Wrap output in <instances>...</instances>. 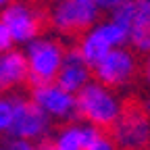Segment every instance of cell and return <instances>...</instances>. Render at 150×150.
I'll use <instances>...</instances> for the list:
<instances>
[{"instance_id": "obj_1", "label": "cell", "mask_w": 150, "mask_h": 150, "mask_svg": "<svg viewBox=\"0 0 150 150\" xmlns=\"http://www.w3.org/2000/svg\"><path fill=\"white\" fill-rule=\"evenodd\" d=\"M75 104L77 117L83 119L86 125L100 131L110 129L125 108L119 94L98 81H90L83 90L75 94Z\"/></svg>"}, {"instance_id": "obj_2", "label": "cell", "mask_w": 150, "mask_h": 150, "mask_svg": "<svg viewBox=\"0 0 150 150\" xmlns=\"http://www.w3.org/2000/svg\"><path fill=\"white\" fill-rule=\"evenodd\" d=\"M67 48L56 38L42 35L38 40L29 42L25 48V61H27V83L31 88H40L54 83L59 77V71L65 61Z\"/></svg>"}, {"instance_id": "obj_3", "label": "cell", "mask_w": 150, "mask_h": 150, "mask_svg": "<svg viewBox=\"0 0 150 150\" xmlns=\"http://www.w3.org/2000/svg\"><path fill=\"white\" fill-rule=\"evenodd\" d=\"M48 25L61 35H83L100 19L96 0H63L46 11Z\"/></svg>"}, {"instance_id": "obj_4", "label": "cell", "mask_w": 150, "mask_h": 150, "mask_svg": "<svg viewBox=\"0 0 150 150\" xmlns=\"http://www.w3.org/2000/svg\"><path fill=\"white\" fill-rule=\"evenodd\" d=\"M127 42H129L127 29H123L119 23L112 21V19H104V21H98L90 31L79 35L75 48L81 54V59L90 67H94L98 61H102L110 50L123 48V46H127Z\"/></svg>"}, {"instance_id": "obj_5", "label": "cell", "mask_w": 150, "mask_h": 150, "mask_svg": "<svg viewBox=\"0 0 150 150\" xmlns=\"http://www.w3.org/2000/svg\"><path fill=\"white\" fill-rule=\"evenodd\" d=\"M138 71H140L138 54L127 46L110 50L102 61H98L92 67L94 81H98L115 92L134 83V79L138 77Z\"/></svg>"}, {"instance_id": "obj_6", "label": "cell", "mask_w": 150, "mask_h": 150, "mask_svg": "<svg viewBox=\"0 0 150 150\" xmlns=\"http://www.w3.org/2000/svg\"><path fill=\"white\" fill-rule=\"evenodd\" d=\"M0 21H2L13 38V42L29 44L38 38H42L44 25L48 23L46 13L29 2H11L0 11Z\"/></svg>"}, {"instance_id": "obj_7", "label": "cell", "mask_w": 150, "mask_h": 150, "mask_svg": "<svg viewBox=\"0 0 150 150\" xmlns=\"http://www.w3.org/2000/svg\"><path fill=\"white\" fill-rule=\"evenodd\" d=\"M110 138L117 150H146L150 148V117L144 108H123L117 123L110 127Z\"/></svg>"}, {"instance_id": "obj_8", "label": "cell", "mask_w": 150, "mask_h": 150, "mask_svg": "<svg viewBox=\"0 0 150 150\" xmlns=\"http://www.w3.org/2000/svg\"><path fill=\"white\" fill-rule=\"evenodd\" d=\"M8 134L13 140H25L33 144L44 142L50 134V119L31 100L15 98V115Z\"/></svg>"}, {"instance_id": "obj_9", "label": "cell", "mask_w": 150, "mask_h": 150, "mask_svg": "<svg viewBox=\"0 0 150 150\" xmlns=\"http://www.w3.org/2000/svg\"><path fill=\"white\" fill-rule=\"evenodd\" d=\"M29 100L40 108L44 115L52 121H67L75 123L77 119V104H75V96L65 90H61L56 83L40 86V88H31Z\"/></svg>"}, {"instance_id": "obj_10", "label": "cell", "mask_w": 150, "mask_h": 150, "mask_svg": "<svg viewBox=\"0 0 150 150\" xmlns=\"http://www.w3.org/2000/svg\"><path fill=\"white\" fill-rule=\"evenodd\" d=\"M90 81H92V67L81 59L77 48H69L65 52L63 67H61L59 77H56L54 83L61 90H65V92H69V94L75 96V94L79 90H83Z\"/></svg>"}, {"instance_id": "obj_11", "label": "cell", "mask_w": 150, "mask_h": 150, "mask_svg": "<svg viewBox=\"0 0 150 150\" xmlns=\"http://www.w3.org/2000/svg\"><path fill=\"white\" fill-rule=\"evenodd\" d=\"M92 127L86 123H67L50 140H44L40 150H86Z\"/></svg>"}, {"instance_id": "obj_12", "label": "cell", "mask_w": 150, "mask_h": 150, "mask_svg": "<svg viewBox=\"0 0 150 150\" xmlns=\"http://www.w3.org/2000/svg\"><path fill=\"white\" fill-rule=\"evenodd\" d=\"M23 83H27L25 52L11 50L6 54H0V94L11 92Z\"/></svg>"}, {"instance_id": "obj_13", "label": "cell", "mask_w": 150, "mask_h": 150, "mask_svg": "<svg viewBox=\"0 0 150 150\" xmlns=\"http://www.w3.org/2000/svg\"><path fill=\"white\" fill-rule=\"evenodd\" d=\"M86 150H117V146H115V142H112V138L108 134H104V131L92 127Z\"/></svg>"}, {"instance_id": "obj_14", "label": "cell", "mask_w": 150, "mask_h": 150, "mask_svg": "<svg viewBox=\"0 0 150 150\" xmlns=\"http://www.w3.org/2000/svg\"><path fill=\"white\" fill-rule=\"evenodd\" d=\"M15 115V98H0V134L11 129Z\"/></svg>"}, {"instance_id": "obj_15", "label": "cell", "mask_w": 150, "mask_h": 150, "mask_svg": "<svg viewBox=\"0 0 150 150\" xmlns=\"http://www.w3.org/2000/svg\"><path fill=\"white\" fill-rule=\"evenodd\" d=\"M13 38H11V33H8V29H6V25L0 21V54H6V52H11L13 50Z\"/></svg>"}, {"instance_id": "obj_16", "label": "cell", "mask_w": 150, "mask_h": 150, "mask_svg": "<svg viewBox=\"0 0 150 150\" xmlns=\"http://www.w3.org/2000/svg\"><path fill=\"white\" fill-rule=\"evenodd\" d=\"M6 150H38V146L33 142H25V140H11L6 144Z\"/></svg>"}, {"instance_id": "obj_17", "label": "cell", "mask_w": 150, "mask_h": 150, "mask_svg": "<svg viewBox=\"0 0 150 150\" xmlns=\"http://www.w3.org/2000/svg\"><path fill=\"white\" fill-rule=\"evenodd\" d=\"M96 4H98V8H100V13H112L117 8V4H119V0H96Z\"/></svg>"}, {"instance_id": "obj_18", "label": "cell", "mask_w": 150, "mask_h": 150, "mask_svg": "<svg viewBox=\"0 0 150 150\" xmlns=\"http://www.w3.org/2000/svg\"><path fill=\"white\" fill-rule=\"evenodd\" d=\"M142 73H144V81H146V86L150 88V54L146 56V61H144V67H142Z\"/></svg>"}, {"instance_id": "obj_19", "label": "cell", "mask_w": 150, "mask_h": 150, "mask_svg": "<svg viewBox=\"0 0 150 150\" xmlns=\"http://www.w3.org/2000/svg\"><path fill=\"white\" fill-rule=\"evenodd\" d=\"M142 108H144V112H146V115L150 117V94H148V96L144 98V102H142Z\"/></svg>"}, {"instance_id": "obj_20", "label": "cell", "mask_w": 150, "mask_h": 150, "mask_svg": "<svg viewBox=\"0 0 150 150\" xmlns=\"http://www.w3.org/2000/svg\"><path fill=\"white\" fill-rule=\"evenodd\" d=\"M0 150H6V146H0Z\"/></svg>"}, {"instance_id": "obj_21", "label": "cell", "mask_w": 150, "mask_h": 150, "mask_svg": "<svg viewBox=\"0 0 150 150\" xmlns=\"http://www.w3.org/2000/svg\"><path fill=\"white\" fill-rule=\"evenodd\" d=\"M38 150H40V148H38Z\"/></svg>"}]
</instances>
